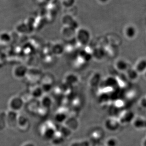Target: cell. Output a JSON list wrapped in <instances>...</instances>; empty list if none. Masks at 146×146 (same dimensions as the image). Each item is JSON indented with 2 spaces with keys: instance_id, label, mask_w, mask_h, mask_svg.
Segmentation results:
<instances>
[{
  "instance_id": "cell-10",
  "label": "cell",
  "mask_w": 146,
  "mask_h": 146,
  "mask_svg": "<svg viewBox=\"0 0 146 146\" xmlns=\"http://www.w3.org/2000/svg\"><path fill=\"white\" fill-rule=\"evenodd\" d=\"M128 62L124 58H119L114 63V68L120 72H125L130 67Z\"/></svg>"
},
{
  "instance_id": "cell-20",
  "label": "cell",
  "mask_w": 146,
  "mask_h": 146,
  "mask_svg": "<svg viewBox=\"0 0 146 146\" xmlns=\"http://www.w3.org/2000/svg\"><path fill=\"white\" fill-rule=\"evenodd\" d=\"M92 55L93 58L97 60H102L105 57L106 51L102 48L98 47L93 50Z\"/></svg>"
},
{
  "instance_id": "cell-30",
  "label": "cell",
  "mask_w": 146,
  "mask_h": 146,
  "mask_svg": "<svg viewBox=\"0 0 146 146\" xmlns=\"http://www.w3.org/2000/svg\"><path fill=\"white\" fill-rule=\"evenodd\" d=\"M139 104L142 109H146V97H144L141 98Z\"/></svg>"
},
{
  "instance_id": "cell-26",
  "label": "cell",
  "mask_w": 146,
  "mask_h": 146,
  "mask_svg": "<svg viewBox=\"0 0 146 146\" xmlns=\"http://www.w3.org/2000/svg\"><path fill=\"white\" fill-rule=\"evenodd\" d=\"M80 55L82 59L87 62L91 60V59L93 58L92 53H90L86 50H82L80 52Z\"/></svg>"
},
{
  "instance_id": "cell-15",
  "label": "cell",
  "mask_w": 146,
  "mask_h": 146,
  "mask_svg": "<svg viewBox=\"0 0 146 146\" xmlns=\"http://www.w3.org/2000/svg\"><path fill=\"white\" fill-rule=\"evenodd\" d=\"M125 73L127 78L131 81H136L139 77V74L134 67L130 66Z\"/></svg>"
},
{
  "instance_id": "cell-5",
  "label": "cell",
  "mask_w": 146,
  "mask_h": 146,
  "mask_svg": "<svg viewBox=\"0 0 146 146\" xmlns=\"http://www.w3.org/2000/svg\"><path fill=\"white\" fill-rule=\"evenodd\" d=\"M105 128L110 132H114L118 131L120 128L121 124L118 119L109 118L105 120L104 123Z\"/></svg>"
},
{
  "instance_id": "cell-34",
  "label": "cell",
  "mask_w": 146,
  "mask_h": 146,
  "mask_svg": "<svg viewBox=\"0 0 146 146\" xmlns=\"http://www.w3.org/2000/svg\"><path fill=\"white\" fill-rule=\"evenodd\" d=\"M100 3L103 4H105L106 3H108V1H109V0H98Z\"/></svg>"
},
{
  "instance_id": "cell-37",
  "label": "cell",
  "mask_w": 146,
  "mask_h": 146,
  "mask_svg": "<svg viewBox=\"0 0 146 146\" xmlns=\"http://www.w3.org/2000/svg\"><path fill=\"white\" fill-rule=\"evenodd\" d=\"M144 76H145V78H146V71L144 73Z\"/></svg>"
},
{
  "instance_id": "cell-25",
  "label": "cell",
  "mask_w": 146,
  "mask_h": 146,
  "mask_svg": "<svg viewBox=\"0 0 146 146\" xmlns=\"http://www.w3.org/2000/svg\"><path fill=\"white\" fill-rule=\"evenodd\" d=\"M64 139H65L59 133V132L57 131L56 133L55 134L54 136L51 141H52V143L54 145H60L64 142Z\"/></svg>"
},
{
  "instance_id": "cell-18",
  "label": "cell",
  "mask_w": 146,
  "mask_h": 146,
  "mask_svg": "<svg viewBox=\"0 0 146 146\" xmlns=\"http://www.w3.org/2000/svg\"><path fill=\"white\" fill-rule=\"evenodd\" d=\"M139 74H144L146 71V58L139 59L134 66Z\"/></svg>"
},
{
  "instance_id": "cell-24",
  "label": "cell",
  "mask_w": 146,
  "mask_h": 146,
  "mask_svg": "<svg viewBox=\"0 0 146 146\" xmlns=\"http://www.w3.org/2000/svg\"><path fill=\"white\" fill-rule=\"evenodd\" d=\"M79 81V78L76 74L73 73L68 74L66 75L65 77V81L69 84H76Z\"/></svg>"
},
{
  "instance_id": "cell-7",
  "label": "cell",
  "mask_w": 146,
  "mask_h": 146,
  "mask_svg": "<svg viewBox=\"0 0 146 146\" xmlns=\"http://www.w3.org/2000/svg\"><path fill=\"white\" fill-rule=\"evenodd\" d=\"M19 113L8 110L6 111V123L7 127L14 129L17 127L18 115Z\"/></svg>"
},
{
  "instance_id": "cell-13",
  "label": "cell",
  "mask_w": 146,
  "mask_h": 146,
  "mask_svg": "<svg viewBox=\"0 0 146 146\" xmlns=\"http://www.w3.org/2000/svg\"><path fill=\"white\" fill-rule=\"evenodd\" d=\"M76 30L69 26H64L61 30L62 37L66 40H70L75 37Z\"/></svg>"
},
{
  "instance_id": "cell-22",
  "label": "cell",
  "mask_w": 146,
  "mask_h": 146,
  "mask_svg": "<svg viewBox=\"0 0 146 146\" xmlns=\"http://www.w3.org/2000/svg\"><path fill=\"white\" fill-rule=\"evenodd\" d=\"M64 124L67 126L68 128L70 129L72 131L76 130L78 126V123H77L75 119L73 118H69L68 117Z\"/></svg>"
},
{
  "instance_id": "cell-39",
  "label": "cell",
  "mask_w": 146,
  "mask_h": 146,
  "mask_svg": "<svg viewBox=\"0 0 146 146\" xmlns=\"http://www.w3.org/2000/svg\"><path fill=\"white\" fill-rule=\"evenodd\" d=\"M61 1H62V0H61Z\"/></svg>"
},
{
  "instance_id": "cell-27",
  "label": "cell",
  "mask_w": 146,
  "mask_h": 146,
  "mask_svg": "<svg viewBox=\"0 0 146 146\" xmlns=\"http://www.w3.org/2000/svg\"><path fill=\"white\" fill-rule=\"evenodd\" d=\"M0 40L3 43H9L11 40V36L7 32H3L0 34Z\"/></svg>"
},
{
  "instance_id": "cell-3",
  "label": "cell",
  "mask_w": 146,
  "mask_h": 146,
  "mask_svg": "<svg viewBox=\"0 0 146 146\" xmlns=\"http://www.w3.org/2000/svg\"><path fill=\"white\" fill-rule=\"evenodd\" d=\"M91 37L90 32L86 28H79L76 30L75 39L81 45H87L90 41Z\"/></svg>"
},
{
  "instance_id": "cell-38",
  "label": "cell",
  "mask_w": 146,
  "mask_h": 146,
  "mask_svg": "<svg viewBox=\"0 0 146 146\" xmlns=\"http://www.w3.org/2000/svg\"></svg>"
},
{
  "instance_id": "cell-2",
  "label": "cell",
  "mask_w": 146,
  "mask_h": 146,
  "mask_svg": "<svg viewBox=\"0 0 146 146\" xmlns=\"http://www.w3.org/2000/svg\"><path fill=\"white\" fill-rule=\"evenodd\" d=\"M56 129L51 121H47L42 124L40 132L43 138L51 140L56 133Z\"/></svg>"
},
{
  "instance_id": "cell-35",
  "label": "cell",
  "mask_w": 146,
  "mask_h": 146,
  "mask_svg": "<svg viewBox=\"0 0 146 146\" xmlns=\"http://www.w3.org/2000/svg\"><path fill=\"white\" fill-rule=\"evenodd\" d=\"M142 146H146V138L144 139L142 141Z\"/></svg>"
},
{
  "instance_id": "cell-14",
  "label": "cell",
  "mask_w": 146,
  "mask_h": 146,
  "mask_svg": "<svg viewBox=\"0 0 146 146\" xmlns=\"http://www.w3.org/2000/svg\"><path fill=\"white\" fill-rule=\"evenodd\" d=\"M44 94H45L40 86H35L31 90V96L34 99L39 100Z\"/></svg>"
},
{
  "instance_id": "cell-12",
  "label": "cell",
  "mask_w": 146,
  "mask_h": 146,
  "mask_svg": "<svg viewBox=\"0 0 146 146\" xmlns=\"http://www.w3.org/2000/svg\"><path fill=\"white\" fill-rule=\"evenodd\" d=\"M39 101L40 106L46 110H49L52 107L53 104L52 99L47 94H45Z\"/></svg>"
},
{
  "instance_id": "cell-4",
  "label": "cell",
  "mask_w": 146,
  "mask_h": 146,
  "mask_svg": "<svg viewBox=\"0 0 146 146\" xmlns=\"http://www.w3.org/2000/svg\"><path fill=\"white\" fill-rule=\"evenodd\" d=\"M29 72L28 67L24 65L19 64L14 66L13 68L12 73L15 78L21 80L26 77Z\"/></svg>"
},
{
  "instance_id": "cell-11",
  "label": "cell",
  "mask_w": 146,
  "mask_h": 146,
  "mask_svg": "<svg viewBox=\"0 0 146 146\" xmlns=\"http://www.w3.org/2000/svg\"><path fill=\"white\" fill-rule=\"evenodd\" d=\"M133 127L137 130L146 129V119L141 117H135L132 121Z\"/></svg>"
},
{
  "instance_id": "cell-28",
  "label": "cell",
  "mask_w": 146,
  "mask_h": 146,
  "mask_svg": "<svg viewBox=\"0 0 146 146\" xmlns=\"http://www.w3.org/2000/svg\"><path fill=\"white\" fill-rule=\"evenodd\" d=\"M118 145L119 141L116 138L114 137H110L106 140L105 146H118Z\"/></svg>"
},
{
  "instance_id": "cell-32",
  "label": "cell",
  "mask_w": 146,
  "mask_h": 146,
  "mask_svg": "<svg viewBox=\"0 0 146 146\" xmlns=\"http://www.w3.org/2000/svg\"><path fill=\"white\" fill-rule=\"evenodd\" d=\"M70 146H80V141H74L70 144Z\"/></svg>"
},
{
  "instance_id": "cell-21",
  "label": "cell",
  "mask_w": 146,
  "mask_h": 146,
  "mask_svg": "<svg viewBox=\"0 0 146 146\" xmlns=\"http://www.w3.org/2000/svg\"><path fill=\"white\" fill-rule=\"evenodd\" d=\"M58 132H59L61 136L65 139L69 138L72 135V131L64 124L60 127Z\"/></svg>"
},
{
  "instance_id": "cell-29",
  "label": "cell",
  "mask_w": 146,
  "mask_h": 146,
  "mask_svg": "<svg viewBox=\"0 0 146 146\" xmlns=\"http://www.w3.org/2000/svg\"><path fill=\"white\" fill-rule=\"evenodd\" d=\"M62 6L65 8H72L76 3V0H62Z\"/></svg>"
},
{
  "instance_id": "cell-33",
  "label": "cell",
  "mask_w": 146,
  "mask_h": 146,
  "mask_svg": "<svg viewBox=\"0 0 146 146\" xmlns=\"http://www.w3.org/2000/svg\"><path fill=\"white\" fill-rule=\"evenodd\" d=\"M21 146H35L34 143L31 141L25 142Z\"/></svg>"
},
{
  "instance_id": "cell-9",
  "label": "cell",
  "mask_w": 146,
  "mask_h": 146,
  "mask_svg": "<svg viewBox=\"0 0 146 146\" xmlns=\"http://www.w3.org/2000/svg\"><path fill=\"white\" fill-rule=\"evenodd\" d=\"M135 117L133 112L131 111H127L123 112L121 115H120L118 120L121 125H126L132 123Z\"/></svg>"
},
{
  "instance_id": "cell-31",
  "label": "cell",
  "mask_w": 146,
  "mask_h": 146,
  "mask_svg": "<svg viewBox=\"0 0 146 146\" xmlns=\"http://www.w3.org/2000/svg\"><path fill=\"white\" fill-rule=\"evenodd\" d=\"M80 146H90V144L89 141L88 140H82V141H80Z\"/></svg>"
},
{
  "instance_id": "cell-23",
  "label": "cell",
  "mask_w": 146,
  "mask_h": 146,
  "mask_svg": "<svg viewBox=\"0 0 146 146\" xmlns=\"http://www.w3.org/2000/svg\"><path fill=\"white\" fill-rule=\"evenodd\" d=\"M7 127L6 111H0V131H3Z\"/></svg>"
},
{
  "instance_id": "cell-17",
  "label": "cell",
  "mask_w": 146,
  "mask_h": 146,
  "mask_svg": "<svg viewBox=\"0 0 146 146\" xmlns=\"http://www.w3.org/2000/svg\"><path fill=\"white\" fill-rule=\"evenodd\" d=\"M65 48L61 43H55L52 45L51 48V51L52 54L56 56L62 55L64 52Z\"/></svg>"
},
{
  "instance_id": "cell-16",
  "label": "cell",
  "mask_w": 146,
  "mask_h": 146,
  "mask_svg": "<svg viewBox=\"0 0 146 146\" xmlns=\"http://www.w3.org/2000/svg\"><path fill=\"white\" fill-rule=\"evenodd\" d=\"M124 34L126 37L130 40L135 38L137 34V30L135 27L133 25L127 26L124 29Z\"/></svg>"
},
{
  "instance_id": "cell-8",
  "label": "cell",
  "mask_w": 146,
  "mask_h": 146,
  "mask_svg": "<svg viewBox=\"0 0 146 146\" xmlns=\"http://www.w3.org/2000/svg\"><path fill=\"white\" fill-rule=\"evenodd\" d=\"M61 21L64 26L70 27L76 30L79 29L78 22L72 15L69 14L64 15L62 18Z\"/></svg>"
},
{
  "instance_id": "cell-19",
  "label": "cell",
  "mask_w": 146,
  "mask_h": 146,
  "mask_svg": "<svg viewBox=\"0 0 146 146\" xmlns=\"http://www.w3.org/2000/svg\"><path fill=\"white\" fill-rule=\"evenodd\" d=\"M68 115L65 112L57 111L54 115V121L55 123L64 124L68 118Z\"/></svg>"
},
{
  "instance_id": "cell-6",
  "label": "cell",
  "mask_w": 146,
  "mask_h": 146,
  "mask_svg": "<svg viewBox=\"0 0 146 146\" xmlns=\"http://www.w3.org/2000/svg\"><path fill=\"white\" fill-rule=\"evenodd\" d=\"M30 127V121L27 116L19 113L18 115L17 128L21 131H26Z\"/></svg>"
},
{
  "instance_id": "cell-36",
  "label": "cell",
  "mask_w": 146,
  "mask_h": 146,
  "mask_svg": "<svg viewBox=\"0 0 146 146\" xmlns=\"http://www.w3.org/2000/svg\"><path fill=\"white\" fill-rule=\"evenodd\" d=\"M42 1H43V2H50V1H51L52 0H41Z\"/></svg>"
},
{
  "instance_id": "cell-1",
  "label": "cell",
  "mask_w": 146,
  "mask_h": 146,
  "mask_svg": "<svg viewBox=\"0 0 146 146\" xmlns=\"http://www.w3.org/2000/svg\"><path fill=\"white\" fill-rule=\"evenodd\" d=\"M25 106V101L22 97L14 95L9 100L8 106L9 110L19 113Z\"/></svg>"
}]
</instances>
